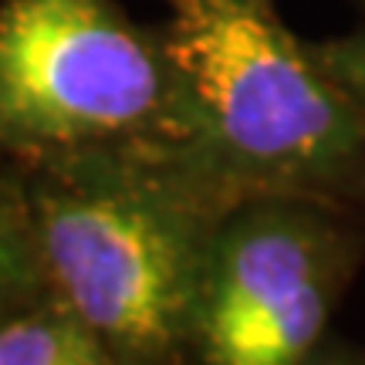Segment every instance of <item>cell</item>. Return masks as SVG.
<instances>
[{
    "mask_svg": "<svg viewBox=\"0 0 365 365\" xmlns=\"http://www.w3.org/2000/svg\"><path fill=\"white\" fill-rule=\"evenodd\" d=\"M180 95L159 24L118 0H0V153L38 163L135 149L166 156Z\"/></svg>",
    "mask_w": 365,
    "mask_h": 365,
    "instance_id": "obj_3",
    "label": "cell"
},
{
    "mask_svg": "<svg viewBox=\"0 0 365 365\" xmlns=\"http://www.w3.org/2000/svg\"><path fill=\"white\" fill-rule=\"evenodd\" d=\"M48 291L112 365H190V322L220 207L135 149L17 163Z\"/></svg>",
    "mask_w": 365,
    "mask_h": 365,
    "instance_id": "obj_2",
    "label": "cell"
},
{
    "mask_svg": "<svg viewBox=\"0 0 365 365\" xmlns=\"http://www.w3.org/2000/svg\"><path fill=\"white\" fill-rule=\"evenodd\" d=\"M365 261V217L301 196H250L213 220L190 365H298Z\"/></svg>",
    "mask_w": 365,
    "mask_h": 365,
    "instance_id": "obj_4",
    "label": "cell"
},
{
    "mask_svg": "<svg viewBox=\"0 0 365 365\" xmlns=\"http://www.w3.org/2000/svg\"><path fill=\"white\" fill-rule=\"evenodd\" d=\"M312 44L314 54L322 58V65L339 78V85L362 105L365 112V27L339 34V38L312 41Z\"/></svg>",
    "mask_w": 365,
    "mask_h": 365,
    "instance_id": "obj_7",
    "label": "cell"
},
{
    "mask_svg": "<svg viewBox=\"0 0 365 365\" xmlns=\"http://www.w3.org/2000/svg\"><path fill=\"white\" fill-rule=\"evenodd\" d=\"M359 4H362V7H365V0H359Z\"/></svg>",
    "mask_w": 365,
    "mask_h": 365,
    "instance_id": "obj_9",
    "label": "cell"
},
{
    "mask_svg": "<svg viewBox=\"0 0 365 365\" xmlns=\"http://www.w3.org/2000/svg\"><path fill=\"white\" fill-rule=\"evenodd\" d=\"M44 294L48 281L31 230L21 170L0 153V322L31 308Z\"/></svg>",
    "mask_w": 365,
    "mask_h": 365,
    "instance_id": "obj_6",
    "label": "cell"
},
{
    "mask_svg": "<svg viewBox=\"0 0 365 365\" xmlns=\"http://www.w3.org/2000/svg\"><path fill=\"white\" fill-rule=\"evenodd\" d=\"M298 365H365V345L328 335L322 345H314Z\"/></svg>",
    "mask_w": 365,
    "mask_h": 365,
    "instance_id": "obj_8",
    "label": "cell"
},
{
    "mask_svg": "<svg viewBox=\"0 0 365 365\" xmlns=\"http://www.w3.org/2000/svg\"><path fill=\"white\" fill-rule=\"evenodd\" d=\"M0 365H112L51 291L0 322Z\"/></svg>",
    "mask_w": 365,
    "mask_h": 365,
    "instance_id": "obj_5",
    "label": "cell"
},
{
    "mask_svg": "<svg viewBox=\"0 0 365 365\" xmlns=\"http://www.w3.org/2000/svg\"><path fill=\"white\" fill-rule=\"evenodd\" d=\"M180 95L163 159L217 203L301 196L365 217V112L274 0H163Z\"/></svg>",
    "mask_w": 365,
    "mask_h": 365,
    "instance_id": "obj_1",
    "label": "cell"
}]
</instances>
